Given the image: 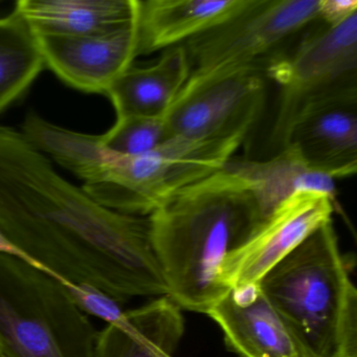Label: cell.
Wrapping results in <instances>:
<instances>
[{
  "label": "cell",
  "mask_w": 357,
  "mask_h": 357,
  "mask_svg": "<svg viewBox=\"0 0 357 357\" xmlns=\"http://www.w3.org/2000/svg\"><path fill=\"white\" fill-rule=\"evenodd\" d=\"M335 206L328 196L317 192L294 194L227 255L221 267V281L237 296L254 291L271 269L332 220Z\"/></svg>",
  "instance_id": "obj_9"
},
{
  "label": "cell",
  "mask_w": 357,
  "mask_h": 357,
  "mask_svg": "<svg viewBox=\"0 0 357 357\" xmlns=\"http://www.w3.org/2000/svg\"><path fill=\"white\" fill-rule=\"evenodd\" d=\"M15 10L36 35L96 36L132 24L137 0H20Z\"/></svg>",
  "instance_id": "obj_17"
},
{
  "label": "cell",
  "mask_w": 357,
  "mask_h": 357,
  "mask_svg": "<svg viewBox=\"0 0 357 357\" xmlns=\"http://www.w3.org/2000/svg\"><path fill=\"white\" fill-rule=\"evenodd\" d=\"M227 168L245 181L256 198L263 220L298 192H317L337 204L335 179L311 168L290 145L266 160L233 158Z\"/></svg>",
  "instance_id": "obj_16"
},
{
  "label": "cell",
  "mask_w": 357,
  "mask_h": 357,
  "mask_svg": "<svg viewBox=\"0 0 357 357\" xmlns=\"http://www.w3.org/2000/svg\"><path fill=\"white\" fill-rule=\"evenodd\" d=\"M245 137L195 141L174 137L143 155L108 152L82 189L110 210L148 217L181 190L225 168Z\"/></svg>",
  "instance_id": "obj_5"
},
{
  "label": "cell",
  "mask_w": 357,
  "mask_h": 357,
  "mask_svg": "<svg viewBox=\"0 0 357 357\" xmlns=\"http://www.w3.org/2000/svg\"><path fill=\"white\" fill-rule=\"evenodd\" d=\"M250 0H137V56L185 45L243 11Z\"/></svg>",
  "instance_id": "obj_12"
},
{
  "label": "cell",
  "mask_w": 357,
  "mask_h": 357,
  "mask_svg": "<svg viewBox=\"0 0 357 357\" xmlns=\"http://www.w3.org/2000/svg\"><path fill=\"white\" fill-rule=\"evenodd\" d=\"M183 332L181 308L160 296L99 331L95 357H173Z\"/></svg>",
  "instance_id": "obj_14"
},
{
  "label": "cell",
  "mask_w": 357,
  "mask_h": 357,
  "mask_svg": "<svg viewBox=\"0 0 357 357\" xmlns=\"http://www.w3.org/2000/svg\"><path fill=\"white\" fill-rule=\"evenodd\" d=\"M357 13L356 0H319V20L336 26Z\"/></svg>",
  "instance_id": "obj_21"
},
{
  "label": "cell",
  "mask_w": 357,
  "mask_h": 357,
  "mask_svg": "<svg viewBox=\"0 0 357 357\" xmlns=\"http://www.w3.org/2000/svg\"><path fill=\"white\" fill-rule=\"evenodd\" d=\"M66 286L74 296L77 304L86 314L91 313L96 317H101L107 323H112L120 319L124 313L119 305L120 303L116 302L101 292L96 291L91 288Z\"/></svg>",
  "instance_id": "obj_20"
},
{
  "label": "cell",
  "mask_w": 357,
  "mask_h": 357,
  "mask_svg": "<svg viewBox=\"0 0 357 357\" xmlns=\"http://www.w3.org/2000/svg\"><path fill=\"white\" fill-rule=\"evenodd\" d=\"M0 241L66 285L118 303L168 296L149 218L98 204L7 126H0Z\"/></svg>",
  "instance_id": "obj_1"
},
{
  "label": "cell",
  "mask_w": 357,
  "mask_h": 357,
  "mask_svg": "<svg viewBox=\"0 0 357 357\" xmlns=\"http://www.w3.org/2000/svg\"><path fill=\"white\" fill-rule=\"evenodd\" d=\"M185 45L166 50L148 68H129L105 93L119 119L165 118L191 75Z\"/></svg>",
  "instance_id": "obj_15"
},
{
  "label": "cell",
  "mask_w": 357,
  "mask_h": 357,
  "mask_svg": "<svg viewBox=\"0 0 357 357\" xmlns=\"http://www.w3.org/2000/svg\"><path fill=\"white\" fill-rule=\"evenodd\" d=\"M288 145L296 148L311 168L335 181L354 176L357 98L324 104L303 114L290 128L284 147Z\"/></svg>",
  "instance_id": "obj_11"
},
{
  "label": "cell",
  "mask_w": 357,
  "mask_h": 357,
  "mask_svg": "<svg viewBox=\"0 0 357 357\" xmlns=\"http://www.w3.org/2000/svg\"><path fill=\"white\" fill-rule=\"evenodd\" d=\"M45 66L63 82L89 93H107L137 57V18L96 36L37 35Z\"/></svg>",
  "instance_id": "obj_10"
},
{
  "label": "cell",
  "mask_w": 357,
  "mask_h": 357,
  "mask_svg": "<svg viewBox=\"0 0 357 357\" xmlns=\"http://www.w3.org/2000/svg\"><path fill=\"white\" fill-rule=\"evenodd\" d=\"M265 82L255 72L189 77L165 116L173 137L195 141L248 135L265 104Z\"/></svg>",
  "instance_id": "obj_8"
},
{
  "label": "cell",
  "mask_w": 357,
  "mask_h": 357,
  "mask_svg": "<svg viewBox=\"0 0 357 357\" xmlns=\"http://www.w3.org/2000/svg\"><path fill=\"white\" fill-rule=\"evenodd\" d=\"M280 89L271 139L283 148L294 123L330 102L357 98V13L336 26H324L301 39L264 68Z\"/></svg>",
  "instance_id": "obj_6"
},
{
  "label": "cell",
  "mask_w": 357,
  "mask_h": 357,
  "mask_svg": "<svg viewBox=\"0 0 357 357\" xmlns=\"http://www.w3.org/2000/svg\"><path fill=\"white\" fill-rule=\"evenodd\" d=\"M304 357H357V290L333 221L313 231L261 280Z\"/></svg>",
  "instance_id": "obj_3"
},
{
  "label": "cell",
  "mask_w": 357,
  "mask_h": 357,
  "mask_svg": "<svg viewBox=\"0 0 357 357\" xmlns=\"http://www.w3.org/2000/svg\"><path fill=\"white\" fill-rule=\"evenodd\" d=\"M206 315L222 330L227 347L241 357H304L258 288L241 296L229 289Z\"/></svg>",
  "instance_id": "obj_13"
},
{
  "label": "cell",
  "mask_w": 357,
  "mask_h": 357,
  "mask_svg": "<svg viewBox=\"0 0 357 357\" xmlns=\"http://www.w3.org/2000/svg\"><path fill=\"white\" fill-rule=\"evenodd\" d=\"M319 0H250L237 15L185 43L191 75L257 73L282 55L291 37L319 20Z\"/></svg>",
  "instance_id": "obj_7"
},
{
  "label": "cell",
  "mask_w": 357,
  "mask_h": 357,
  "mask_svg": "<svg viewBox=\"0 0 357 357\" xmlns=\"http://www.w3.org/2000/svg\"><path fill=\"white\" fill-rule=\"evenodd\" d=\"M105 151L121 156L149 153L172 139L165 118L119 119L112 129L98 135Z\"/></svg>",
  "instance_id": "obj_19"
},
{
  "label": "cell",
  "mask_w": 357,
  "mask_h": 357,
  "mask_svg": "<svg viewBox=\"0 0 357 357\" xmlns=\"http://www.w3.org/2000/svg\"><path fill=\"white\" fill-rule=\"evenodd\" d=\"M45 66L28 22L15 9L0 18V112L28 91Z\"/></svg>",
  "instance_id": "obj_18"
},
{
  "label": "cell",
  "mask_w": 357,
  "mask_h": 357,
  "mask_svg": "<svg viewBox=\"0 0 357 357\" xmlns=\"http://www.w3.org/2000/svg\"><path fill=\"white\" fill-rule=\"evenodd\" d=\"M98 334L66 284L0 248V357H95Z\"/></svg>",
  "instance_id": "obj_4"
},
{
  "label": "cell",
  "mask_w": 357,
  "mask_h": 357,
  "mask_svg": "<svg viewBox=\"0 0 357 357\" xmlns=\"http://www.w3.org/2000/svg\"><path fill=\"white\" fill-rule=\"evenodd\" d=\"M148 218L168 298L204 314L229 292L220 278L223 261L264 221L245 181L227 166L181 190Z\"/></svg>",
  "instance_id": "obj_2"
}]
</instances>
